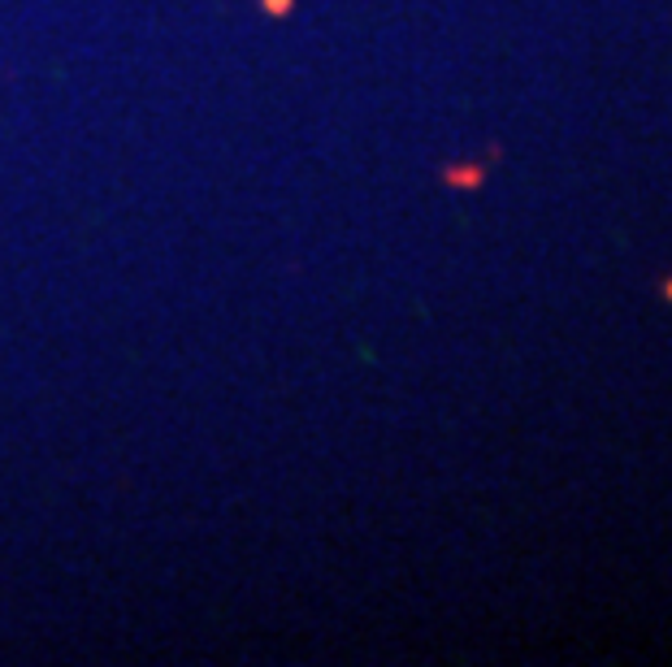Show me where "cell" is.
I'll use <instances>...</instances> for the list:
<instances>
[{"mask_svg":"<svg viewBox=\"0 0 672 667\" xmlns=\"http://www.w3.org/2000/svg\"><path fill=\"white\" fill-rule=\"evenodd\" d=\"M660 291H664V295L672 300V278H664V287H660Z\"/></svg>","mask_w":672,"mask_h":667,"instance_id":"obj_1","label":"cell"}]
</instances>
